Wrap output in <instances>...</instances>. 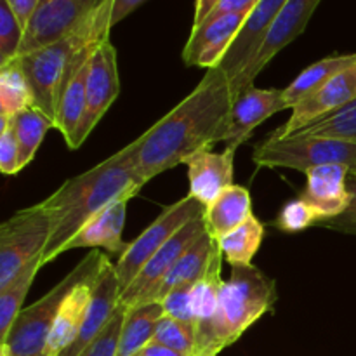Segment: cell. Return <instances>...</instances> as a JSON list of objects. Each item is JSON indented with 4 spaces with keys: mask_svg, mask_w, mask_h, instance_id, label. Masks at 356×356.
<instances>
[{
    "mask_svg": "<svg viewBox=\"0 0 356 356\" xmlns=\"http://www.w3.org/2000/svg\"><path fill=\"white\" fill-rule=\"evenodd\" d=\"M264 238V226L256 216L247 219L242 226L235 228L218 240L222 257L232 268L249 266L259 250Z\"/></svg>",
    "mask_w": 356,
    "mask_h": 356,
    "instance_id": "obj_29",
    "label": "cell"
},
{
    "mask_svg": "<svg viewBox=\"0 0 356 356\" xmlns=\"http://www.w3.org/2000/svg\"><path fill=\"white\" fill-rule=\"evenodd\" d=\"M235 94L225 70L211 68L198 86L127 145L132 163L148 183L165 170L186 163L197 153L225 141Z\"/></svg>",
    "mask_w": 356,
    "mask_h": 356,
    "instance_id": "obj_1",
    "label": "cell"
},
{
    "mask_svg": "<svg viewBox=\"0 0 356 356\" xmlns=\"http://www.w3.org/2000/svg\"><path fill=\"white\" fill-rule=\"evenodd\" d=\"M136 356H184L183 353H177V351L170 350V348L162 346L159 343H149L143 348Z\"/></svg>",
    "mask_w": 356,
    "mask_h": 356,
    "instance_id": "obj_43",
    "label": "cell"
},
{
    "mask_svg": "<svg viewBox=\"0 0 356 356\" xmlns=\"http://www.w3.org/2000/svg\"><path fill=\"white\" fill-rule=\"evenodd\" d=\"M236 149L226 148L216 153L212 149L197 153L186 162L190 179V197L202 205H211L226 188L233 186V167Z\"/></svg>",
    "mask_w": 356,
    "mask_h": 356,
    "instance_id": "obj_20",
    "label": "cell"
},
{
    "mask_svg": "<svg viewBox=\"0 0 356 356\" xmlns=\"http://www.w3.org/2000/svg\"><path fill=\"white\" fill-rule=\"evenodd\" d=\"M145 184L146 181L132 163L127 146L87 172L66 181L42 202L52 216V232L44 250V264L61 256L63 247L108 205L120 198H134Z\"/></svg>",
    "mask_w": 356,
    "mask_h": 356,
    "instance_id": "obj_2",
    "label": "cell"
},
{
    "mask_svg": "<svg viewBox=\"0 0 356 356\" xmlns=\"http://www.w3.org/2000/svg\"><path fill=\"white\" fill-rule=\"evenodd\" d=\"M318 222L320 218L316 216V212L313 211L312 205L299 197L296 198V200L287 202V204L282 207L280 214H278L277 219L273 221V226L285 233H299L305 232L309 226L318 225Z\"/></svg>",
    "mask_w": 356,
    "mask_h": 356,
    "instance_id": "obj_34",
    "label": "cell"
},
{
    "mask_svg": "<svg viewBox=\"0 0 356 356\" xmlns=\"http://www.w3.org/2000/svg\"><path fill=\"white\" fill-rule=\"evenodd\" d=\"M42 266H44V254L30 261L7 287L0 289V344L7 339L14 320L24 309V299L30 292L35 275Z\"/></svg>",
    "mask_w": 356,
    "mask_h": 356,
    "instance_id": "obj_28",
    "label": "cell"
},
{
    "mask_svg": "<svg viewBox=\"0 0 356 356\" xmlns=\"http://www.w3.org/2000/svg\"><path fill=\"white\" fill-rule=\"evenodd\" d=\"M9 122L16 134L17 145H19V169H24L35 159L38 146L44 141L45 134L54 127V122L35 106L16 115Z\"/></svg>",
    "mask_w": 356,
    "mask_h": 356,
    "instance_id": "obj_30",
    "label": "cell"
},
{
    "mask_svg": "<svg viewBox=\"0 0 356 356\" xmlns=\"http://www.w3.org/2000/svg\"><path fill=\"white\" fill-rule=\"evenodd\" d=\"M33 106V92L17 56L0 66V120H10Z\"/></svg>",
    "mask_w": 356,
    "mask_h": 356,
    "instance_id": "obj_27",
    "label": "cell"
},
{
    "mask_svg": "<svg viewBox=\"0 0 356 356\" xmlns=\"http://www.w3.org/2000/svg\"><path fill=\"white\" fill-rule=\"evenodd\" d=\"M106 254L92 249L61 282L37 302L24 308L14 320L7 339L0 344V356H42L59 309L72 289L94 268L101 266Z\"/></svg>",
    "mask_w": 356,
    "mask_h": 356,
    "instance_id": "obj_5",
    "label": "cell"
},
{
    "mask_svg": "<svg viewBox=\"0 0 356 356\" xmlns=\"http://www.w3.org/2000/svg\"><path fill=\"white\" fill-rule=\"evenodd\" d=\"M146 0H113V14H111V26L120 23L122 19L134 13L139 6H143Z\"/></svg>",
    "mask_w": 356,
    "mask_h": 356,
    "instance_id": "obj_41",
    "label": "cell"
},
{
    "mask_svg": "<svg viewBox=\"0 0 356 356\" xmlns=\"http://www.w3.org/2000/svg\"><path fill=\"white\" fill-rule=\"evenodd\" d=\"M205 212V211H204ZM207 232V222H205L204 214L191 219L188 225H184L148 263L145 264L138 277L134 278L127 291L122 292L120 305L125 308H134V306L148 302L149 296L153 294L160 282L163 280L170 268L179 261V257Z\"/></svg>",
    "mask_w": 356,
    "mask_h": 356,
    "instance_id": "obj_12",
    "label": "cell"
},
{
    "mask_svg": "<svg viewBox=\"0 0 356 356\" xmlns=\"http://www.w3.org/2000/svg\"><path fill=\"white\" fill-rule=\"evenodd\" d=\"M346 165H320L306 172V188L301 198L308 202L320 221L336 219L350 207Z\"/></svg>",
    "mask_w": 356,
    "mask_h": 356,
    "instance_id": "obj_18",
    "label": "cell"
},
{
    "mask_svg": "<svg viewBox=\"0 0 356 356\" xmlns=\"http://www.w3.org/2000/svg\"><path fill=\"white\" fill-rule=\"evenodd\" d=\"M219 0H195V14H193V26L197 28L207 19L209 14L214 10V7L218 6Z\"/></svg>",
    "mask_w": 356,
    "mask_h": 356,
    "instance_id": "obj_42",
    "label": "cell"
},
{
    "mask_svg": "<svg viewBox=\"0 0 356 356\" xmlns=\"http://www.w3.org/2000/svg\"><path fill=\"white\" fill-rule=\"evenodd\" d=\"M257 167L266 169H294L308 172L320 165H346L356 170V143L318 136H291L268 138L256 146L252 155Z\"/></svg>",
    "mask_w": 356,
    "mask_h": 356,
    "instance_id": "obj_6",
    "label": "cell"
},
{
    "mask_svg": "<svg viewBox=\"0 0 356 356\" xmlns=\"http://www.w3.org/2000/svg\"><path fill=\"white\" fill-rule=\"evenodd\" d=\"M52 232V216L44 204L21 209L0 226V289L35 257L42 256Z\"/></svg>",
    "mask_w": 356,
    "mask_h": 356,
    "instance_id": "obj_7",
    "label": "cell"
},
{
    "mask_svg": "<svg viewBox=\"0 0 356 356\" xmlns=\"http://www.w3.org/2000/svg\"><path fill=\"white\" fill-rule=\"evenodd\" d=\"M285 2L287 0H259V3L250 10L242 30L236 35L235 42L219 65V68L225 70L229 80L240 75L245 70V66L252 61L257 49L263 44L268 30L277 19L278 13L285 6Z\"/></svg>",
    "mask_w": 356,
    "mask_h": 356,
    "instance_id": "obj_17",
    "label": "cell"
},
{
    "mask_svg": "<svg viewBox=\"0 0 356 356\" xmlns=\"http://www.w3.org/2000/svg\"><path fill=\"white\" fill-rule=\"evenodd\" d=\"M257 3H259V0H219L218 6L214 7V10L209 14L207 19L205 21L216 19V17H221V16H225V14L250 13V10L257 6Z\"/></svg>",
    "mask_w": 356,
    "mask_h": 356,
    "instance_id": "obj_39",
    "label": "cell"
},
{
    "mask_svg": "<svg viewBox=\"0 0 356 356\" xmlns=\"http://www.w3.org/2000/svg\"><path fill=\"white\" fill-rule=\"evenodd\" d=\"M356 99V61L346 70L337 73L336 76L329 80L318 92L309 96L298 106L292 108V115L287 124L282 125L275 132H271V138H291L298 134L305 127H308L313 122L325 118L332 115L334 111L341 110L343 106L350 104Z\"/></svg>",
    "mask_w": 356,
    "mask_h": 356,
    "instance_id": "obj_13",
    "label": "cell"
},
{
    "mask_svg": "<svg viewBox=\"0 0 356 356\" xmlns=\"http://www.w3.org/2000/svg\"><path fill=\"white\" fill-rule=\"evenodd\" d=\"M118 92H120V79H118L117 51L108 38L94 51L92 59H90L86 115L70 149H76L89 138L94 127L99 124L104 113L115 103Z\"/></svg>",
    "mask_w": 356,
    "mask_h": 356,
    "instance_id": "obj_11",
    "label": "cell"
},
{
    "mask_svg": "<svg viewBox=\"0 0 356 356\" xmlns=\"http://www.w3.org/2000/svg\"><path fill=\"white\" fill-rule=\"evenodd\" d=\"M129 200L131 198H120L108 205L63 247V254L73 249H106L110 254L122 256L129 247L122 238Z\"/></svg>",
    "mask_w": 356,
    "mask_h": 356,
    "instance_id": "obj_21",
    "label": "cell"
},
{
    "mask_svg": "<svg viewBox=\"0 0 356 356\" xmlns=\"http://www.w3.org/2000/svg\"><path fill=\"white\" fill-rule=\"evenodd\" d=\"M320 2L322 0H287L285 2V6L278 13L277 19L268 30L263 44L257 49L252 61L245 66V70L240 75H236L232 80V89L235 97L243 89L254 86V79L266 68L268 63L306 30Z\"/></svg>",
    "mask_w": 356,
    "mask_h": 356,
    "instance_id": "obj_9",
    "label": "cell"
},
{
    "mask_svg": "<svg viewBox=\"0 0 356 356\" xmlns=\"http://www.w3.org/2000/svg\"><path fill=\"white\" fill-rule=\"evenodd\" d=\"M332 229H339V232L348 233V235H356V225H334L329 226Z\"/></svg>",
    "mask_w": 356,
    "mask_h": 356,
    "instance_id": "obj_44",
    "label": "cell"
},
{
    "mask_svg": "<svg viewBox=\"0 0 356 356\" xmlns=\"http://www.w3.org/2000/svg\"><path fill=\"white\" fill-rule=\"evenodd\" d=\"M6 2L9 3L10 10H13L14 16L17 17L21 26L26 30L28 23H30V19L33 17L35 10L38 9L42 0H6Z\"/></svg>",
    "mask_w": 356,
    "mask_h": 356,
    "instance_id": "obj_40",
    "label": "cell"
},
{
    "mask_svg": "<svg viewBox=\"0 0 356 356\" xmlns=\"http://www.w3.org/2000/svg\"><path fill=\"white\" fill-rule=\"evenodd\" d=\"M152 343L162 344V346L170 348L184 356H195V350H197L195 327L165 315L156 325V332Z\"/></svg>",
    "mask_w": 356,
    "mask_h": 356,
    "instance_id": "obj_32",
    "label": "cell"
},
{
    "mask_svg": "<svg viewBox=\"0 0 356 356\" xmlns=\"http://www.w3.org/2000/svg\"><path fill=\"white\" fill-rule=\"evenodd\" d=\"M125 313H127V308L124 305H118L117 312L111 316L103 332L90 343V346L80 356H117Z\"/></svg>",
    "mask_w": 356,
    "mask_h": 356,
    "instance_id": "obj_35",
    "label": "cell"
},
{
    "mask_svg": "<svg viewBox=\"0 0 356 356\" xmlns=\"http://www.w3.org/2000/svg\"><path fill=\"white\" fill-rule=\"evenodd\" d=\"M111 14H113V0H108L65 38L30 54L19 56L21 66L26 73L33 92L35 108L44 111L54 124L66 68L80 49L92 42H103L110 38V31L113 28Z\"/></svg>",
    "mask_w": 356,
    "mask_h": 356,
    "instance_id": "obj_4",
    "label": "cell"
},
{
    "mask_svg": "<svg viewBox=\"0 0 356 356\" xmlns=\"http://www.w3.org/2000/svg\"><path fill=\"white\" fill-rule=\"evenodd\" d=\"M284 110H291L285 101L284 89H259L249 86L233 101L228 132L222 143L226 148L236 149L249 139L257 125Z\"/></svg>",
    "mask_w": 356,
    "mask_h": 356,
    "instance_id": "obj_15",
    "label": "cell"
},
{
    "mask_svg": "<svg viewBox=\"0 0 356 356\" xmlns=\"http://www.w3.org/2000/svg\"><path fill=\"white\" fill-rule=\"evenodd\" d=\"M355 61L356 52H353V54H337L320 59V61L313 63L308 68L302 70L298 75V79L284 89V96L289 108L292 110V108L298 106L299 103L308 99L309 96L318 92L332 76H336L337 73L346 70L348 66L353 65Z\"/></svg>",
    "mask_w": 356,
    "mask_h": 356,
    "instance_id": "obj_26",
    "label": "cell"
},
{
    "mask_svg": "<svg viewBox=\"0 0 356 356\" xmlns=\"http://www.w3.org/2000/svg\"><path fill=\"white\" fill-rule=\"evenodd\" d=\"M278 301L277 284L254 264L232 268V275L222 282L219 305L205 343L195 356H218L232 346L250 325L273 312Z\"/></svg>",
    "mask_w": 356,
    "mask_h": 356,
    "instance_id": "obj_3",
    "label": "cell"
},
{
    "mask_svg": "<svg viewBox=\"0 0 356 356\" xmlns=\"http://www.w3.org/2000/svg\"><path fill=\"white\" fill-rule=\"evenodd\" d=\"M348 193H350V207L346 209L343 216L336 219H329V221H320L318 225L323 226H334V225H356V170L348 172Z\"/></svg>",
    "mask_w": 356,
    "mask_h": 356,
    "instance_id": "obj_38",
    "label": "cell"
},
{
    "mask_svg": "<svg viewBox=\"0 0 356 356\" xmlns=\"http://www.w3.org/2000/svg\"><path fill=\"white\" fill-rule=\"evenodd\" d=\"M163 316H165V312H163L162 302L159 301L127 308L117 356H136L146 344L152 343L156 325Z\"/></svg>",
    "mask_w": 356,
    "mask_h": 356,
    "instance_id": "obj_25",
    "label": "cell"
},
{
    "mask_svg": "<svg viewBox=\"0 0 356 356\" xmlns=\"http://www.w3.org/2000/svg\"><path fill=\"white\" fill-rule=\"evenodd\" d=\"M195 285V284H193ZM193 285H186V287L174 289L172 292L162 299L163 312L170 318H176L179 322L188 323V325L195 327V316H193Z\"/></svg>",
    "mask_w": 356,
    "mask_h": 356,
    "instance_id": "obj_36",
    "label": "cell"
},
{
    "mask_svg": "<svg viewBox=\"0 0 356 356\" xmlns=\"http://www.w3.org/2000/svg\"><path fill=\"white\" fill-rule=\"evenodd\" d=\"M222 252L221 249L212 259L207 273L204 278L193 285V316H195V336H197V355L198 348L205 343L211 330L212 322L216 318L219 305V291H221L222 278H221V266H222Z\"/></svg>",
    "mask_w": 356,
    "mask_h": 356,
    "instance_id": "obj_24",
    "label": "cell"
},
{
    "mask_svg": "<svg viewBox=\"0 0 356 356\" xmlns=\"http://www.w3.org/2000/svg\"><path fill=\"white\" fill-rule=\"evenodd\" d=\"M108 0H44L24 30L19 56L30 54L72 33Z\"/></svg>",
    "mask_w": 356,
    "mask_h": 356,
    "instance_id": "obj_10",
    "label": "cell"
},
{
    "mask_svg": "<svg viewBox=\"0 0 356 356\" xmlns=\"http://www.w3.org/2000/svg\"><path fill=\"white\" fill-rule=\"evenodd\" d=\"M120 284H118L115 264L110 263L106 257L103 268H101L99 280L94 289L92 299H90L89 309L83 318L82 329L72 344L66 348L59 356H80L90 346L94 339L99 336L117 312L120 305Z\"/></svg>",
    "mask_w": 356,
    "mask_h": 356,
    "instance_id": "obj_16",
    "label": "cell"
},
{
    "mask_svg": "<svg viewBox=\"0 0 356 356\" xmlns=\"http://www.w3.org/2000/svg\"><path fill=\"white\" fill-rule=\"evenodd\" d=\"M219 243L214 238L211 232H205L183 256L179 257L176 264L170 268L169 273L163 277V280L160 282L159 287L153 291V294L149 296L148 302L153 301H162L169 292H172L174 289L186 287V285L197 284L200 278H204V275L207 273L209 266H211L212 259L218 254ZM146 305V302H145Z\"/></svg>",
    "mask_w": 356,
    "mask_h": 356,
    "instance_id": "obj_22",
    "label": "cell"
},
{
    "mask_svg": "<svg viewBox=\"0 0 356 356\" xmlns=\"http://www.w3.org/2000/svg\"><path fill=\"white\" fill-rule=\"evenodd\" d=\"M106 257H104V261H106ZM103 264L94 268L92 271H89L72 289V292L66 296L65 302H63L61 309H59L58 316H56V322L52 325L51 334H49L44 356H59L75 341V337L79 336L83 318H86V313L89 309L90 299H92L94 289H96L97 280H99Z\"/></svg>",
    "mask_w": 356,
    "mask_h": 356,
    "instance_id": "obj_19",
    "label": "cell"
},
{
    "mask_svg": "<svg viewBox=\"0 0 356 356\" xmlns=\"http://www.w3.org/2000/svg\"><path fill=\"white\" fill-rule=\"evenodd\" d=\"M205 205H202L197 198L186 195L176 204L169 205L160 212L159 218L134 240L129 243L127 250L120 256L118 263L115 264L120 291H127L129 285L134 282L139 271L145 264L183 228L184 225L195 219L197 216L204 214Z\"/></svg>",
    "mask_w": 356,
    "mask_h": 356,
    "instance_id": "obj_8",
    "label": "cell"
},
{
    "mask_svg": "<svg viewBox=\"0 0 356 356\" xmlns=\"http://www.w3.org/2000/svg\"><path fill=\"white\" fill-rule=\"evenodd\" d=\"M24 38V28L14 16L9 3L0 0V66L19 56Z\"/></svg>",
    "mask_w": 356,
    "mask_h": 356,
    "instance_id": "obj_33",
    "label": "cell"
},
{
    "mask_svg": "<svg viewBox=\"0 0 356 356\" xmlns=\"http://www.w3.org/2000/svg\"><path fill=\"white\" fill-rule=\"evenodd\" d=\"M42 356H44V355H42Z\"/></svg>",
    "mask_w": 356,
    "mask_h": 356,
    "instance_id": "obj_46",
    "label": "cell"
},
{
    "mask_svg": "<svg viewBox=\"0 0 356 356\" xmlns=\"http://www.w3.org/2000/svg\"><path fill=\"white\" fill-rule=\"evenodd\" d=\"M299 136H318V138H332L341 141L356 143V99L332 115L313 122L308 127L298 132ZM296 136V134H294Z\"/></svg>",
    "mask_w": 356,
    "mask_h": 356,
    "instance_id": "obj_31",
    "label": "cell"
},
{
    "mask_svg": "<svg viewBox=\"0 0 356 356\" xmlns=\"http://www.w3.org/2000/svg\"><path fill=\"white\" fill-rule=\"evenodd\" d=\"M252 216V198L249 190L240 184L226 188L211 205L205 207L204 212L207 229L216 240L242 226Z\"/></svg>",
    "mask_w": 356,
    "mask_h": 356,
    "instance_id": "obj_23",
    "label": "cell"
},
{
    "mask_svg": "<svg viewBox=\"0 0 356 356\" xmlns=\"http://www.w3.org/2000/svg\"><path fill=\"white\" fill-rule=\"evenodd\" d=\"M249 14H225L216 19L205 21L200 26L191 28V35L183 51L184 65L207 70L218 68Z\"/></svg>",
    "mask_w": 356,
    "mask_h": 356,
    "instance_id": "obj_14",
    "label": "cell"
},
{
    "mask_svg": "<svg viewBox=\"0 0 356 356\" xmlns=\"http://www.w3.org/2000/svg\"><path fill=\"white\" fill-rule=\"evenodd\" d=\"M0 170L3 174L19 172V145L9 120H0Z\"/></svg>",
    "mask_w": 356,
    "mask_h": 356,
    "instance_id": "obj_37",
    "label": "cell"
},
{
    "mask_svg": "<svg viewBox=\"0 0 356 356\" xmlns=\"http://www.w3.org/2000/svg\"><path fill=\"white\" fill-rule=\"evenodd\" d=\"M42 2H44V0H42Z\"/></svg>",
    "mask_w": 356,
    "mask_h": 356,
    "instance_id": "obj_45",
    "label": "cell"
}]
</instances>
